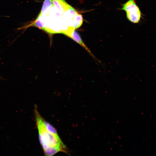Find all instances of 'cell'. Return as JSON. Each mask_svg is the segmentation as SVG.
<instances>
[{"label": "cell", "mask_w": 156, "mask_h": 156, "mask_svg": "<svg viewBox=\"0 0 156 156\" xmlns=\"http://www.w3.org/2000/svg\"><path fill=\"white\" fill-rule=\"evenodd\" d=\"M34 115L40 142L45 156H52L59 152L68 154V149L59 136L50 133L45 128L44 118L35 106Z\"/></svg>", "instance_id": "6da1fadb"}, {"label": "cell", "mask_w": 156, "mask_h": 156, "mask_svg": "<svg viewBox=\"0 0 156 156\" xmlns=\"http://www.w3.org/2000/svg\"><path fill=\"white\" fill-rule=\"evenodd\" d=\"M121 9L125 11L127 19L133 23H138L142 18V12L135 0H128L122 4Z\"/></svg>", "instance_id": "7a4b0ae2"}, {"label": "cell", "mask_w": 156, "mask_h": 156, "mask_svg": "<svg viewBox=\"0 0 156 156\" xmlns=\"http://www.w3.org/2000/svg\"><path fill=\"white\" fill-rule=\"evenodd\" d=\"M64 34L79 44L88 52L92 56H94L90 50L85 44L79 34L72 27H70Z\"/></svg>", "instance_id": "3957f363"}, {"label": "cell", "mask_w": 156, "mask_h": 156, "mask_svg": "<svg viewBox=\"0 0 156 156\" xmlns=\"http://www.w3.org/2000/svg\"><path fill=\"white\" fill-rule=\"evenodd\" d=\"M63 18L66 25L69 27H72V21L75 16L78 13L70 6L69 8L64 13Z\"/></svg>", "instance_id": "277c9868"}, {"label": "cell", "mask_w": 156, "mask_h": 156, "mask_svg": "<svg viewBox=\"0 0 156 156\" xmlns=\"http://www.w3.org/2000/svg\"><path fill=\"white\" fill-rule=\"evenodd\" d=\"M53 2V6L62 13L68 9L70 6L64 0H54Z\"/></svg>", "instance_id": "5b68a950"}, {"label": "cell", "mask_w": 156, "mask_h": 156, "mask_svg": "<svg viewBox=\"0 0 156 156\" xmlns=\"http://www.w3.org/2000/svg\"><path fill=\"white\" fill-rule=\"evenodd\" d=\"M53 6V2L51 0H44L41 11L39 14L46 15Z\"/></svg>", "instance_id": "8992f818"}, {"label": "cell", "mask_w": 156, "mask_h": 156, "mask_svg": "<svg viewBox=\"0 0 156 156\" xmlns=\"http://www.w3.org/2000/svg\"><path fill=\"white\" fill-rule=\"evenodd\" d=\"M83 18L81 14L77 13L75 16L72 22V26L75 29L79 27L83 23Z\"/></svg>", "instance_id": "52a82bcc"}, {"label": "cell", "mask_w": 156, "mask_h": 156, "mask_svg": "<svg viewBox=\"0 0 156 156\" xmlns=\"http://www.w3.org/2000/svg\"><path fill=\"white\" fill-rule=\"evenodd\" d=\"M52 1L54 0H51Z\"/></svg>", "instance_id": "ba28073f"}, {"label": "cell", "mask_w": 156, "mask_h": 156, "mask_svg": "<svg viewBox=\"0 0 156 156\" xmlns=\"http://www.w3.org/2000/svg\"><path fill=\"white\" fill-rule=\"evenodd\" d=\"M0 79H1V77H0Z\"/></svg>", "instance_id": "9c48e42d"}]
</instances>
